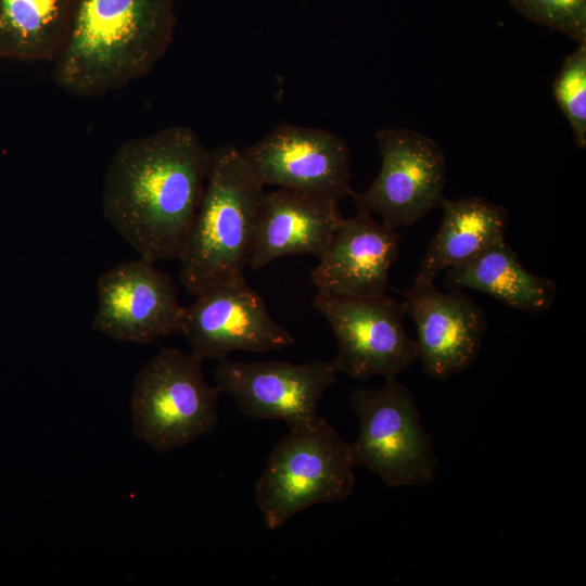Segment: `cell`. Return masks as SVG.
Returning <instances> with one entry per match:
<instances>
[{"label": "cell", "instance_id": "obj_1", "mask_svg": "<svg viewBox=\"0 0 586 586\" xmlns=\"http://www.w3.org/2000/svg\"><path fill=\"white\" fill-rule=\"evenodd\" d=\"M208 163L209 149L184 125L123 142L104 176L105 219L140 258L179 260L201 203Z\"/></svg>", "mask_w": 586, "mask_h": 586}, {"label": "cell", "instance_id": "obj_2", "mask_svg": "<svg viewBox=\"0 0 586 586\" xmlns=\"http://www.w3.org/2000/svg\"><path fill=\"white\" fill-rule=\"evenodd\" d=\"M175 25V0H74L53 80L79 98L119 90L154 68Z\"/></svg>", "mask_w": 586, "mask_h": 586}, {"label": "cell", "instance_id": "obj_3", "mask_svg": "<svg viewBox=\"0 0 586 586\" xmlns=\"http://www.w3.org/2000/svg\"><path fill=\"white\" fill-rule=\"evenodd\" d=\"M264 187L241 148L209 149L203 195L179 258V279L189 294L245 279Z\"/></svg>", "mask_w": 586, "mask_h": 586}, {"label": "cell", "instance_id": "obj_4", "mask_svg": "<svg viewBox=\"0 0 586 586\" xmlns=\"http://www.w3.org/2000/svg\"><path fill=\"white\" fill-rule=\"evenodd\" d=\"M349 444L322 418L289 429L269 454L255 498L269 530L319 504L339 502L355 489Z\"/></svg>", "mask_w": 586, "mask_h": 586}, {"label": "cell", "instance_id": "obj_5", "mask_svg": "<svg viewBox=\"0 0 586 586\" xmlns=\"http://www.w3.org/2000/svg\"><path fill=\"white\" fill-rule=\"evenodd\" d=\"M202 361L192 353L162 347L140 368L131 396L137 438L167 453L214 430L219 391L206 382Z\"/></svg>", "mask_w": 586, "mask_h": 586}, {"label": "cell", "instance_id": "obj_6", "mask_svg": "<svg viewBox=\"0 0 586 586\" xmlns=\"http://www.w3.org/2000/svg\"><path fill=\"white\" fill-rule=\"evenodd\" d=\"M351 405L359 421L349 444L354 466H361L387 486L430 485L438 459L411 391L396 377L375 390L357 388Z\"/></svg>", "mask_w": 586, "mask_h": 586}, {"label": "cell", "instance_id": "obj_7", "mask_svg": "<svg viewBox=\"0 0 586 586\" xmlns=\"http://www.w3.org/2000/svg\"><path fill=\"white\" fill-rule=\"evenodd\" d=\"M313 307L335 340V370L357 380L397 377L418 359L416 340L405 330L402 302L387 296L359 298L317 291Z\"/></svg>", "mask_w": 586, "mask_h": 586}, {"label": "cell", "instance_id": "obj_8", "mask_svg": "<svg viewBox=\"0 0 586 586\" xmlns=\"http://www.w3.org/2000/svg\"><path fill=\"white\" fill-rule=\"evenodd\" d=\"M374 138L381 168L351 198L359 212L380 216L388 228L411 226L445 199V154L433 139L408 128L381 129Z\"/></svg>", "mask_w": 586, "mask_h": 586}, {"label": "cell", "instance_id": "obj_9", "mask_svg": "<svg viewBox=\"0 0 586 586\" xmlns=\"http://www.w3.org/2000/svg\"><path fill=\"white\" fill-rule=\"evenodd\" d=\"M332 361H235L219 359L215 386L231 395L239 410L258 420H281L289 429L311 424L326 391L335 383Z\"/></svg>", "mask_w": 586, "mask_h": 586}, {"label": "cell", "instance_id": "obj_10", "mask_svg": "<svg viewBox=\"0 0 586 586\" xmlns=\"http://www.w3.org/2000/svg\"><path fill=\"white\" fill-rule=\"evenodd\" d=\"M241 150L264 186L337 201L354 192L347 143L330 130L281 123Z\"/></svg>", "mask_w": 586, "mask_h": 586}, {"label": "cell", "instance_id": "obj_11", "mask_svg": "<svg viewBox=\"0 0 586 586\" xmlns=\"http://www.w3.org/2000/svg\"><path fill=\"white\" fill-rule=\"evenodd\" d=\"M184 307L179 334L198 358L222 359L235 351L266 353L294 344L292 333L269 315L245 279L221 282Z\"/></svg>", "mask_w": 586, "mask_h": 586}, {"label": "cell", "instance_id": "obj_12", "mask_svg": "<svg viewBox=\"0 0 586 586\" xmlns=\"http://www.w3.org/2000/svg\"><path fill=\"white\" fill-rule=\"evenodd\" d=\"M92 328L116 341L148 344L179 333L184 314L174 279L154 263H118L97 284Z\"/></svg>", "mask_w": 586, "mask_h": 586}, {"label": "cell", "instance_id": "obj_13", "mask_svg": "<svg viewBox=\"0 0 586 586\" xmlns=\"http://www.w3.org/2000/svg\"><path fill=\"white\" fill-rule=\"evenodd\" d=\"M402 303L416 326L418 359L430 378L446 380L471 367L487 330L485 314L472 298L415 277Z\"/></svg>", "mask_w": 586, "mask_h": 586}, {"label": "cell", "instance_id": "obj_14", "mask_svg": "<svg viewBox=\"0 0 586 586\" xmlns=\"http://www.w3.org/2000/svg\"><path fill=\"white\" fill-rule=\"evenodd\" d=\"M400 234L357 212L342 218L334 235L311 271L318 291L341 296L371 298L385 294L388 272L399 253Z\"/></svg>", "mask_w": 586, "mask_h": 586}, {"label": "cell", "instance_id": "obj_15", "mask_svg": "<svg viewBox=\"0 0 586 586\" xmlns=\"http://www.w3.org/2000/svg\"><path fill=\"white\" fill-rule=\"evenodd\" d=\"M342 218L335 199L283 188L265 192L247 267L258 270L288 255L320 258Z\"/></svg>", "mask_w": 586, "mask_h": 586}, {"label": "cell", "instance_id": "obj_16", "mask_svg": "<svg viewBox=\"0 0 586 586\" xmlns=\"http://www.w3.org/2000/svg\"><path fill=\"white\" fill-rule=\"evenodd\" d=\"M444 271V283L453 290H477L530 314L548 310L557 294V284L527 271L505 241Z\"/></svg>", "mask_w": 586, "mask_h": 586}, {"label": "cell", "instance_id": "obj_17", "mask_svg": "<svg viewBox=\"0 0 586 586\" xmlns=\"http://www.w3.org/2000/svg\"><path fill=\"white\" fill-rule=\"evenodd\" d=\"M438 208L443 219L422 256L417 278L434 281L441 271L505 241L508 212L502 205L480 196L445 198Z\"/></svg>", "mask_w": 586, "mask_h": 586}, {"label": "cell", "instance_id": "obj_18", "mask_svg": "<svg viewBox=\"0 0 586 586\" xmlns=\"http://www.w3.org/2000/svg\"><path fill=\"white\" fill-rule=\"evenodd\" d=\"M74 0H0V59L50 61L65 36Z\"/></svg>", "mask_w": 586, "mask_h": 586}, {"label": "cell", "instance_id": "obj_19", "mask_svg": "<svg viewBox=\"0 0 586 586\" xmlns=\"http://www.w3.org/2000/svg\"><path fill=\"white\" fill-rule=\"evenodd\" d=\"M552 93L573 131L575 144L586 148V41L569 54L553 81Z\"/></svg>", "mask_w": 586, "mask_h": 586}, {"label": "cell", "instance_id": "obj_20", "mask_svg": "<svg viewBox=\"0 0 586 586\" xmlns=\"http://www.w3.org/2000/svg\"><path fill=\"white\" fill-rule=\"evenodd\" d=\"M524 17L560 31L578 43L586 41V0H509Z\"/></svg>", "mask_w": 586, "mask_h": 586}]
</instances>
